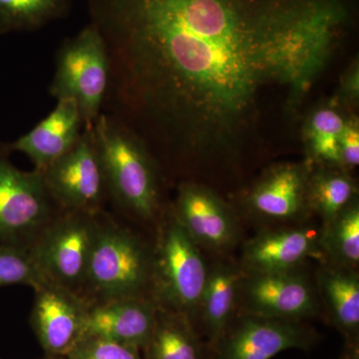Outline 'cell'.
<instances>
[{"label":"cell","instance_id":"obj_1","mask_svg":"<svg viewBox=\"0 0 359 359\" xmlns=\"http://www.w3.org/2000/svg\"><path fill=\"white\" fill-rule=\"evenodd\" d=\"M356 0H88L109 59L103 108L149 149L236 156L269 87L297 101L356 21Z\"/></svg>","mask_w":359,"mask_h":359},{"label":"cell","instance_id":"obj_2","mask_svg":"<svg viewBox=\"0 0 359 359\" xmlns=\"http://www.w3.org/2000/svg\"><path fill=\"white\" fill-rule=\"evenodd\" d=\"M92 129L108 200L131 218L144 222L160 219L159 169L145 142L121 120L105 112L99 115Z\"/></svg>","mask_w":359,"mask_h":359},{"label":"cell","instance_id":"obj_3","mask_svg":"<svg viewBox=\"0 0 359 359\" xmlns=\"http://www.w3.org/2000/svg\"><path fill=\"white\" fill-rule=\"evenodd\" d=\"M99 221L82 297L90 304L124 297H153V248L105 210Z\"/></svg>","mask_w":359,"mask_h":359},{"label":"cell","instance_id":"obj_4","mask_svg":"<svg viewBox=\"0 0 359 359\" xmlns=\"http://www.w3.org/2000/svg\"><path fill=\"white\" fill-rule=\"evenodd\" d=\"M153 248V297L159 306L191 321L199 313L208 271L199 245L175 218L162 215Z\"/></svg>","mask_w":359,"mask_h":359},{"label":"cell","instance_id":"obj_5","mask_svg":"<svg viewBox=\"0 0 359 359\" xmlns=\"http://www.w3.org/2000/svg\"><path fill=\"white\" fill-rule=\"evenodd\" d=\"M109 85V59L102 35L91 22L65 40L56 56L49 93L76 101L85 127L102 113Z\"/></svg>","mask_w":359,"mask_h":359},{"label":"cell","instance_id":"obj_6","mask_svg":"<svg viewBox=\"0 0 359 359\" xmlns=\"http://www.w3.org/2000/svg\"><path fill=\"white\" fill-rule=\"evenodd\" d=\"M100 212L61 211L42 231L30 252L44 283L60 285L82 297Z\"/></svg>","mask_w":359,"mask_h":359},{"label":"cell","instance_id":"obj_7","mask_svg":"<svg viewBox=\"0 0 359 359\" xmlns=\"http://www.w3.org/2000/svg\"><path fill=\"white\" fill-rule=\"evenodd\" d=\"M61 210L41 171H21L0 149V244L30 250Z\"/></svg>","mask_w":359,"mask_h":359},{"label":"cell","instance_id":"obj_8","mask_svg":"<svg viewBox=\"0 0 359 359\" xmlns=\"http://www.w3.org/2000/svg\"><path fill=\"white\" fill-rule=\"evenodd\" d=\"M42 175L49 195L61 211H104L107 187L92 127H85L77 143Z\"/></svg>","mask_w":359,"mask_h":359},{"label":"cell","instance_id":"obj_9","mask_svg":"<svg viewBox=\"0 0 359 359\" xmlns=\"http://www.w3.org/2000/svg\"><path fill=\"white\" fill-rule=\"evenodd\" d=\"M316 332L301 320H280L244 313L231 321L219 340L216 359H271L287 349H309Z\"/></svg>","mask_w":359,"mask_h":359},{"label":"cell","instance_id":"obj_10","mask_svg":"<svg viewBox=\"0 0 359 359\" xmlns=\"http://www.w3.org/2000/svg\"><path fill=\"white\" fill-rule=\"evenodd\" d=\"M34 290L29 323L47 356H66L85 334L90 304L81 295L51 283Z\"/></svg>","mask_w":359,"mask_h":359},{"label":"cell","instance_id":"obj_11","mask_svg":"<svg viewBox=\"0 0 359 359\" xmlns=\"http://www.w3.org/2000/svg\"><path fill=\"white\" fill-rule=\"evenodd\" d=\"M238 295L245 313L264 318L302 320L318 311L313 285L299 269L248 273L241 278Z\"/></svg>","mask_w":359,"mask_h":359},{"label":"cell","instance_id":"obj_12","mask_svg":"<svg viewBox=\"0 0 359 359\" xmlns=\"http://www.w3.org/2000/svg\"><path fill=\"white\" fill-rule=\"evenodd\" d=\"M170 209L199 247L223 252L238 241L240 231L235 212L208 187L183 182Z\"/></svg>","mask_w":359,"mask_h":359},{"label":"cell","instance_id":"obj_13","mask_svg":"<svg viewBox=\"0 0 359 359\" xmlns=\"http://www.w3.org/2000/svg\"><path fill=\"white\" fill-rule=\"evenodd\" d=\"M311 166L280 164L271 168L250 189L245 205L250 212L269 221H294L309 211Z\"/></svg>","mask_w":359,"mask_h":359},{"label":"cell","instance_id":"obj_14","mask_svg":"<svg viewBox=\"0 0 359 359\" xmlns=\"http://www.w3.org/2000/svg\"><path fill=\"white\" fill-rule=\"evenodd\" d=\"M83 128L76 101L58 99L50 114L34 128L15 141L4 144L0 149L7 154L22 153L32 160L35 170L42 172L77 143Z\"/></svg>","mask_w":359,"mask_h":359},{"label":"cell","instance_id":"obj_15","mask_svg":"<svg viewBox=\"0 0 359 359\" xmlns=\"http://www.w3.org/2000/svg\"><path fill=\"white\" fill-rule=\"evenodd\" d=\"M320 233L308 226L262 231L245 244L243 268L247 273L299 269L306 259L320 252Z\"/></svg>","mask_w":359,"mask_h":359},{"label":"cell","instance_id":"obj_16","mask_svg":"<svg viewBox=\"0 0 359 359\" xmlns=\"http://www.w3.org/2000/svg\"><path fill=\"white\" fill-rule=\"evenodd\" d=\"M159 304L153 297H124L90 304L85 335L95 334L143 349L152 334Z\"/></svg>","mask_w":359,"mask_h":359},{"label":"cell","instance_id":"obj_17","mask_svg":"<svg viewBox=\"0 0 359 359\" xmlns=\"http://www.w3.org/2000/svg\"><path fill=\"white\" fill-rule=\"evenodd\" d=\"M241 278L238 269L228 264H217L208 271L199 313H202L208 339L214 348L233 320Z\"/></svg>","mask_w":359,"mask_h":359},{"label":"cell","instance_id":"obj_18","mask_svg":"<svg viewBox=\"0 0 359 359\" xmlns=\"http://www.w3.org/2000/svg\"><path fill=\"white\" fill-rule=\"evenodd\" d=\"M318 283L330 320L347 339L355 342L359 332V278L355 269L325 266Z\"/></svg>","mask_w":359,"mask_h":359},{"label":"cell","instance_id":"obj_19","mask_svg":"<svg viewBox=\"0 0 359 359\" xmlns=\"http://www.w3.org/2000/svg\"><path fill=\"white\" fill-rule=\"evenodd\" d=\"M141 353L143 359H202V344L192 321L159 306L155 327Z\"/></svg>","mask_w":359,"mask_h":359},{"label":"cell","instance_id":"obj_20","mask_svg":"<svg viewBox=\"0 0 359 359\" xmlns=\"http://www.w3.org/2000/svg\"><path fill=\"white\" fill-rule=\"evenodd\" d=\"M358 200L355 182L348 171L337 166H318L309 171V211H313L323 224L334 219Z\"/></svg>","mask_w":359,"mask_h":359},{"label":"cell","instance_id":"obj_21","mask_svg":"<svg viewBox=\"0 0 359 359\" xmlns=\"http://www.w3.org/2000/svg\"><path fill=\"white\" fill-rule=\"evenodd\" d=\"M73 0H0V33L35 32L69 15Z\"/></svg>","mask_w":359,"mask_h":359},{"label":"cell","instance_id":"obj_22","mask_svg":"<svg viewBox=\"0 0 359 359\" xmlns=\"http://www.w3.org/2000/svg\"><path fill=\"white\" fill-rule=\"evenodd\" d=\"M346 118L332 106H323L309 115L304 136L314 164L340 167L339 137Z\"/></svg>","mask_w":359,"mask_h":359},{"label":"cell","instance_id":"obj_23","mask_svg":"<svg viewBox=\"0 0 359 359\" xmlns=\"http://www.w3.org/2000/svg\"><path fill=\"white\" fill-rule=\"evenodd\" d=\"M320 245L330 257L332 264L355 269L359 263L358 199L334 219L323 224L320 233Z\"/></svg>","mask_w":359,"mask_h":359},{"label":"cell","instance_id":"obj_24","mask_svg":"<svg viewBox=\"0 0 359 359\" xmlns=\"http://www.w3.org/2000/svg\"><path fill=\"white\" fill-rule=\"evenodd\" d=\"M42 283L30 250L0 244V287L26 285L35 289Z\"/></svg>","mask_w":359,"mask_h":359},{"label":"cell","instance_id":"obj_25","mask_svg":"<svg viewBox=\"0 0 359 359\" xmlns=\"http://www.w3.org/2000/svg\"><path fill=\"white\" fill-rule=\"evenodd\" d=\"M68 359H143L140 349L95 334H87L66 355Z\"/></svg>","mask_w":359,"mask_h":359},{"label":"cell","instance_id":"obj_26","mask_svg":"<svg viewBox=\"0 0 359 359\" xmlns=\"http://www.w3.org/2000/svg\"><path fill=\"white\" fill-rule=\"evenodd\" d=\"M340 167L349 171L358 166L359 125L358 118H346L339 137Z\"/></svg>","mask_w":359,"mask_h":359},{"label":"cell","instance_id":"obj_27","mask_svg":"<svg viewBox=\"0 0 359 359\" xmlns=\"http://www.w3.org/2000/svg\"><path fill=\"white\" fill-rule=\"evenodd\" d=\"M344 97L347 102L355 104L358 99V67H353L351 72H348L344 82Z\"/></svg>","mask_w":359,"mask_h":359},{"label":"cell","instance_id":"obj_28","mask_svg":"<svg viewBox=\"0 0 359 359\" xmlns=\"http://www.w3.org/2000/svg\"><path fill=\"white\" fill-rule=\"evenodd\" d=\"M42 359H68L66 356H47L45 355Z\"/></svg>","mask_w":359,"mask_h":359},{"label":"cell","instance_id":"obj_29","mask_svg":"<svg viewBox=\"0 0 359 359\" xmlns=\"http://www.w3.org/2000/svg\"><path fill=\"white\" fill-rule=\"evenodd\" d=\"M0 359H2V358H0Z\"/></svg>","mask_w":359,"mask_h":359}]
</instances>
